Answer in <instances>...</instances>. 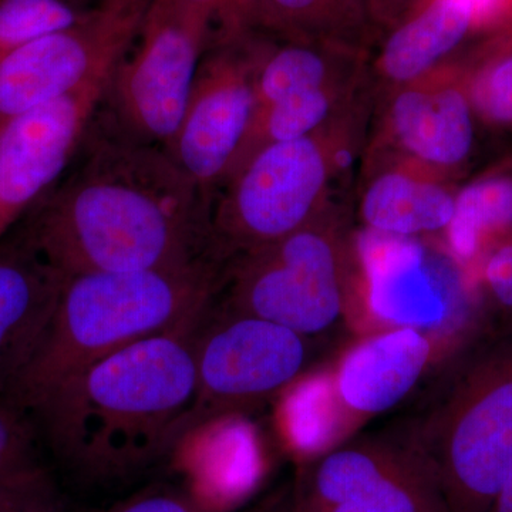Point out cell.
<instances>
[{
	"instance_id": "obj_1",
	"label": "cell",
	"mask_w": 512,
	"mask_h": 512,
	"mask_svg": "<svg viewBox=\"0 0 512 512\" xmlns=\"http://www.w3.org/2000/svg\"><path fill=\"white\" fill-rule=\"evenodd\" d=\"M99 113L69 170L19 222L40 254L66 276L214 259L197 185L164 147L127 137Z\"/></svg>"
},
{
	"instance_id": "obj_2",
	"label": "cell",
	"mask_w": 512,
	"mask_h": 512,
	"mask_svg": "<svg viewBox=\"0 0 512 512\" xmlns=\"http://www.w3.org/2000/svg\"><path fill=\"white\" fill-rule=\"evenodd\" d=\"M207 311L103 357L28 414L67 473L86 484L126 483L190 434L194 339Z\"/></svg>"
},
{
	"instance_id": "obj_3",
	"label": "cell",
	"mask_w": 512,
	"mask_h": 512,
	"mask_svg": "<svg viewBox=\"0 0 512 512\" xmlns=\"http://www.w3.org/2000/svg\"><path fill=\"white\" fill-rule=\"evenodd\" d=\"M222 264L67 276L36 349L5 397L28 416L57 387L103 357L168 332L210 308Z\"/></svg>"
},
{
	"instance_id": "obj_4",
	"label": "cell",
	"mask_w": 512,
	"mask_h": 512,
	"mask_svg": "<svg viewBox=\"0 0 512 512\" xmlns=\"http://www.w3.org/2000/svg\"><path fill=\"white\" fill-rule=\"evenodd\" d=\"M450 512H487L512 470V325L454 352L403 434Z\"/></svg>"
},
{
	"instance_id": "obj_5",
	"label": "cell",
	"mask_w": 512,
	"mask_h": 512,
	"mask_svg": "<svg viewBox=\"0 0 512 512\" xmlns=\"http://www.w3.org/2000/svg\"><path fill=\"white\" fill-rule=\"evenodd\" d=\"M335 120L312 136L266 144L228 175L210 208V254L234 256L274 244L318 220L340 164Z\"/></svg>"
},
{
	"instance_id": "obj_6",
	"label": "cell",
	"mask_w": 512,
	"mask_h": 512,
	"mask_svg": "<svg viewBox=\"0 0 512 512\" xmlns=\"http://www.w3.org/2000/svg\"><path fill=\"white\" fill-rule=\"evenodd\" d=\"M211 43L210 20L185 0H151L133 53L111 76L104 116L133 140L167 146Z\"/></svg>"
},
{
	"instance_id": "obj_7",
	"label": "cell",
	"mask_w": 512,
	"mask_h": 512,
	"mask_svg": "<svg viewBox=\"0 0 512 512\" xmlns=\"http://www.w3.org/2000/svg\"><path fill=\"white\" fill-rule=\"evenodd\" d=\"M214 305L271 320L305 338L330 328L343 309L342 262L330 228L316 220L228 259Z\"/></svg>"
},
{
	"instance_id": "obj_8",
	"label": "cell",
	"mask_w": 512,
	"mask_h": 512,
	"mask_svg": "<svg viewBox=\"0 0 512 512\" xmlns=\"http://www.w3.org/2000/svg\"><path fill=\"white\" fill-rule=\"evenodd\" d=\"M305 336L212 301L194 339L195 397L190 433L264 403L305 367Z\"/></svg>"
},
{
	"instance_id": "obj_9",
	"label": "cell",
	"mask_w": 512,
	"mask_h": 512,
	"mask_svg": "<svg viewBox=\"0 0 512 512\" xmlns=\"http://www.w3.org/2000/svg\"><path fill=\"white\" fill-rule=\"evenodd\" d=\"M151 0H99L70 25L0 63V121L114 73L136 43Z\"/></svg>"
},
{
	"instance_id": "obj_10",
	"label": "cell",
	"mask_w": 512,
	"mask_h": 512,
	"mask_svg": "<svg viewBox=\"0 0 512 512\" xmlns=\"http://www.w3.org/2000/svg\"><path fill=\"white\" fill-rule=\"evenodd\" d=\"M265 33L208 47L177 131L164 150L211 208L244 147L255 114V74Z\"/></svg>"
},
{
	"instance_id": "obj_11",
	"label": "cell",
	"mask_w": 512,
	"mask_h": 512,
	"mask_svg": "<svg viewBox=\"0 0 512 512\" xmlns=\"http://www.w3.org/2000/svg\"><path fill=\"white\" fill-rule=\"evenodd\" d=\"M111 76L0 121V239L69 170L106 100Z\"/></svg>"
},
{
	"instance_id": "obj_12",
	"label": "cell",
	"mask_w": 512,
	"mask_h": 512,
	"mask_svg": "<svg viewBox=\"0 0 512 512\" xmlns=\"http://www.w3.org/2000/svg\"><path fill=\"white\" fill-rule=\"evenodd\" d=\"M367 301L377 319L397 328L431 329L451 323L474 329V298L456 269L446 276L430 266L419 242L367 229L360 239Z\"/></svg>"
},
{
	"instance_id": "obj_13",
	"label": "cell",
	"mask_w": 512,
	"mask_h": 512,
	"mask_svg": "<svg viewBox=\"0 0 512 512\" xmlns=\"http://www.w3.org/2000/svg\"><path fill=\"white\" fill-rule=\"evenodd\" d=\"M463 64H441L427 76L397 87L387 110V133L421 170L454 173L473 153L476 111L468 79L477 57Z\"/></svg>"
},
{
	"instance_id": "obj_14",
	"label": "cell",
	"mask_w": 512,
	"mask_h": 512,
	"mask_svg": "<svg viewBox=\"0 0 512 512\" xmlns=\"http://www.w3.org/2000/svg\"><path fill=\"white\" fill-rule=\"evenodd\" d=\"M66 279L40 254L22 225L0 239V394L36 349Z\"/></svg>"
},
{
	"instance_id": "obj_15",
	"label": "cell",
	"mask_w": 512,
	"mask_h": 512,
	"mask_svg": "<svg viewBox=\"0 0 512 512\" xmlns=\"http://www.w3.org/2000/svg\"><path fill=\"white\" fill-rule=\"evenodd\" d=\"M430 356V340L417 329L397 328L363 340L340 363L336 396L360 416L386 412L412 392Z\"/></svg>"
},
{
	"instance_id": "obj_16",
	"label": "cell",
	"mask_w": 512,
	"mask_h": 512,
	"mask_svg": "<svg viewBox=\"0 0 512 512\" xmlns=\"http://www.w3.org/2000/svg\"><path fill=\"white\" fill-rule=\"evenodd\" d=\"M386 32L377 72L404 86L433 72L477 36L476 5L474 0H423Z\"/></svg>"
},
{
	"instance_id": "obj_17",
	"label": "cell",
	"mask_w": 512,
	"mask_h": 512,
	"mask_svg": "<svg viewBox=\"0 0 512 512\" xmlns=\"http://www.w3.org/2000/svg\"><path fill=\"white\" fill-rule=\"evenodd\" d=\"M456 194L426 170L387 168L367 184L360 217L370 231L412 238L447 229Z\"/></svg>"
},
{
	"instance_id": "obj_18",
	"label": "cell",
	"mask_w": 512,
	"mask_h": 512,
	"mask_svg": "<svg viewBox=\"0 0 512 512\" xmlns=\"http://www.w3.org/2000/svg\"><path fill=\"white\" fill-rule=\"evenodd\" d=\"M383 448L355 490L322 512H450L433 471L403 437Z\"/></svg>"
},
{
	"instance_id": "obj_19",
	"label": "cell",
	"mask_w": 512,
	"mask_h": 512,
	"mask_svg": "<svg viewBox=\"0 0 512 512\" xmlns=\"http://www.w3.org/2000/svg\"><path fill=\"white\" fill-rule=\"evenodd\" d=\"M359 47L323 42H282L265 39L255 74V114L293 94L345 79L343 64L355 59Z\"/></svg>"
},
{
	"instance_id": "obj_20",
	"label": "cell",
	"mask_w": 512,
	"mask_h": 512,
	"mask_svg": "<svg viewBox=\"0 0 512 512\" xmlns=\"http://www.w3.org/2000/svg\"><path fill=\"white\" fill-rule=\"evenodd\" d=\"M448 247L461 264H473L512 238V173L495 171L466 185L446 229ZM481 261V262H483Z\"/></svg>"
},
{
	"instance_id": "obj_21",
	"label": "cell",
	"mask_w": 512,
	"mask_h": 512,
	"mask_svg": "<svg viewBox=\"0 0 512 512\" xmlns=\"http://www.w3.org/2000/svg\"><path fill=\"white\" fill-rule=\"evenodd\" d=\"M259 32L282 42L359 47L370 30L350 0H262Z\"/></svg>"
},
{
	"instance_id": "obj_22",
	"label": "cell",
	"mask_w": 512,
	"mask_h": 512,
	"mask_svg": "<svg viewBox=\"0 0 512 512\" xmlns=\"http://www.w3.org/2000/svg\"><path fill=\"white\" fill-rule=\"evenodd\" d=\"M352 90L350 84L338 80L318 89L293 94L256 114L231 173L254 151L266 144L296 140L318 133L336 119V114L342 113L343 101L349 99Z\"/></svg>"
},
{
	"instance_id": "obj_23",
	"label": "cell",
	"mask_w": 512,
	"mask_h": 512,
	"mask_svg": "<svg viewBox=\"0 0 512 512\" xmlns=\"http://www.w3.org/2000/svg\"><path fill=\"white\" fill-rule=\"evenodd\" d=\"M468 92L477 119L512 131V36L480 40Z\"/></svg>"
},
{
	"instance_id": "obj_24",
	"label": "cell",
	"mask_w": 512,
	"mask_h": 512,
	"mask_svg": "<svg viewBox=\"0 0 512 512\" xmlns=\"http://www.w3.org/2000/svg\"><path fill=\"white\" fill-rule=\"evenodd\" d=\"M90 6L86 0H0V63L39 37L70 25Z\"/></svg>"
},
{
	"instance_id": "obj_25",
	"label": "cell",
	"mask_w": 512,
	"mask_h": 512,
	"mask_svg": "<svg viewBox=\"0 0 512 512\" xmlns=\"http://www.w3.org/2000/svg\"><path fill=\"white\" fill-rule=\"evenodd\" d=\"M39 443L29 417L0 396V483L42 466L37 458Z\"/></svg>"
},
{
	"instance_id": "obj_26",
	"label": "cell",
	"mask_w": 512,
	"mask_h": 512,
	"mask_svg": "<svg viewBox=\"0 0 512 512\" xmlns=\"http://www.w3.org/2000/svg\"><path fill=\"white\" fill-rule=\"evenodd\" d=\"M0 512H67L66 500L45 467L0 483Z\"/></svg>"
},
{
	"instance_id": "obj_27",
	"label": "cell",
	"mask_w": 512,
	"mask_h": 512,
	"mask_svg": "<svg viewBox=\"0 0 512 512\" xmlns=\"http://www.w3.org/2000/svg\"><path fill=\"white\" fill-rule=\"evenodd\" d=\"M210 20L211 46L235 42L259 32L262 0H185Z\"/></svg>"
},
{
	"instance_id": "obj_28",
	"label": "cell",
	"mask_w": 512,
	"mask_h": 512,
	"mask_svg": "<svg viewBox=\"0 0 512 512\" xmlns=\"http://www.w3.org/2000/svg\"><path fill=\"white\" fill-rule=\"evenodd\" d=\"M100 512H218V508L194 488L157 484Z\"/></svg>"
},
{
	"instance_id": "obj_29",
	"label": "cell",
	"mask_w": 512,
	"mask_h": 512,
	"mask_svg": "<svg viewBox=\"0 0 512 512\" xmlns=\"http://www.w3.org/2000/svg\"><path fill=\"white\" fill-rule=\"evenodd\" d=\"M481 282L491 305L501 313L500 325H512V238L485 256Z\"/></svg>"
},
{
	"instance_id": "obj_30",
	"label": "cell",
	"mask_w": 512,
	"mask_h": 512,
	"mask_svg": "<svg viewBox=\"0 0 512 512\" xmlns=\"http://www.w3.org/2000/svg\"><path fill=\"white\" fill-rule=\"evenodd\" d=\"M477 36H512V0H474Z\"/></svg>"
},
{
	"instance_id": "obj_31",
	"label": "cell",
	"mask_w": 512,
	"mask_h": 512,
	"mask_svg": "<svg viewBox=\"0 0 512 512\" xmlns=\"http://www.w3.org/2000/svg\"><path fill=\"white\" fill-rule=\"evenodd\" d=\"M421 2L423 0H373V30L393 28L404 16L409 15L412 10L416 9Z\"/></svg>"
},
{
	"instance_id": "obj_32",
	"label": "cell",
	"mask_w": 512,
	"mask_h": 512,
	"mask_svg": "<svg viewBox=\"0 0 512 512\" xmlns=\"http://www.w3.org/2000/svg\"><path fill=\"white\" fill-rule=\"evenodd\" d=\"M487 512H512V470Z\"/></svg>"
},
{
	"instance_id": "obj_33",
	"label": "cell",
	"mask_w": 512,
	"mask_h": 512,
	"mask_svg": "<svg viewBox=\"0 0 512 512\" xmlns=\"http://www.w3.org/2000/svg\"><path fill=\"white\" fill-rule=\"evenodd\" d=\"M352 5L355 6L356 12L359 13L360 18L369 30H373L372 23V3L373 0H350Z\"/></svg>"
},
{
	"instance_id": "obj_34",
	"label": "cell",
	"mask_w": 512,
	"mask_h": 512,
	"mask_svg": "<svg viewBox=\"0 0 512 512\" xmlns=\"http://www.w3.org/2000/svg\"><path fill=\"white\" fill-rule=\"evenodd\" d=\"M261 512H291V504L286 505L284 511H261Z\"/></svg>"
}]
</instances>
